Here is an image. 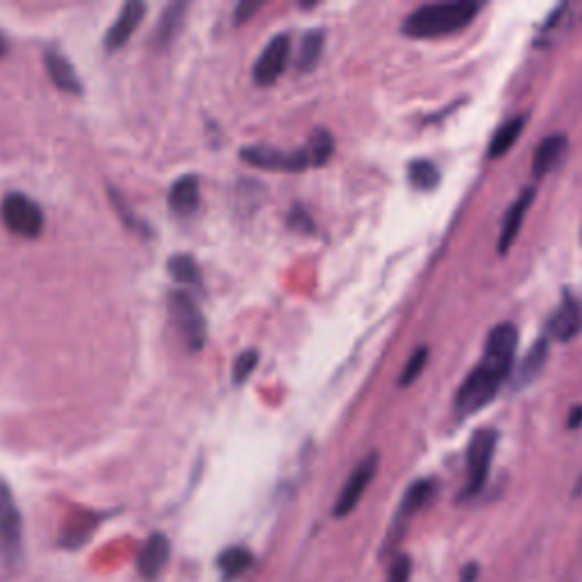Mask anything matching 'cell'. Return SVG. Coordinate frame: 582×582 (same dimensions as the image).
I'll return each instance as SVG.
<instances>
[{
    "label": "cell",
    "instance_id": "cell-1",
    "mask_svg": "<svg viewBox=\"0 0 582 582\" xmlns=\"http://www.w3.org/2000/svg\"><path fill=\"white\" fill-rule=\"evenodd\" d=\"M519 346V332L512 323H501L489 330L485 353L476 369H473L462 387L455 394V407L462 417L476 414L482 407L494 401L498 389L503 387L507 373L512 371L514 355Z\"/></svg>",
    "mask_w": 582,
    "mask_h": 582
},
{
    "label": "cell",
    "instance_id": "cell-2",
    "mask_svg": "<svg viewBox=\"0 0 582 582\" xmlns=\"http://www.w3.org/2000/svg\"><path fill=\"white\" fill-rule=\"evenodd\" d=\"M480 7L471 0H457V3H432L421 5L407 16L403 32L412 39H435L453 35L467 28L476 19Z\"/></svg>",
    "mask_w": 582,
    "mask_h": 582
},
{
    "label": "cell",
    "instance_id": "cell-3",
    "mask_svg": "<svg viewBox=\"0 0 582 582\" xmlns=\"http://www.w3.org/2000/svg\"><path fill=\"white\" fill-rule=\"evenodd\" d=\"M0 557L16 567L23 557V517L7 482L0 478Z\"/></svg>",
    "mask_w": 582,
    "mask_h": 582
},
{
    "label": "cell",
    "instance_id": "cell-4",
    "mask_svg": "<svg viewBox=\"0 0 582 582\" xmlns=\"http://www.w3.org/2000/svg\"><path fill=\"white\" fill-rule=\"evenodd\" d=\"M169 312L189 351H201L207 342V321L194 298L187 291H173L169 296Z\"/></svg>",
    "mask_w": 582,
    "mask_h": 582
},
{
    "label": "cell",
    "instance_id": "cell-5",
    "mask_svg": "<svg viewBox=\"0 0 582 582\" xmlns=\"http://www.w3.org/2000/svg\"><path fill=\"white\" fill-rule=\"evenodd\" d=\"M0 216L7 230L26 239L39 237L46 226L41 207L26 194H7L0 205Z\"/></svg>",
    "mask_w": 582,
    "mask_h": 582
},
{
    "label": "cell",
    "instance_id": "cell-6",
    "mask_svg": "<svg viewBox=\"0 0 582 582\" xmlns=\"http://www.w3.org/2000/svg\"><path fill=\"white\" fill-rule=\"evenodd\" d=\"M496 451V432L489 428L478 430L467 448V485L464 496H476L487 482Z\"/></svg>",
    "mask_w": 582,
    "mask_h": 582
},
{
    "label": "cell",
    "instance_id": "cell-7",
    "mask_svg": "<svg viewBox=\"0 0 582 582\" xmlns=\"http://www.w3.org/2000/svg\"><path fill=\"white\" fill-rule=\"evenodd\" d=\"M241 157L248 164L257 166V169L266 171H305L314 166L310 148H296V151H278V148L271 146H251L241 151Z\"/></svg>",
    "mask_w": 582,
    "mask_h": 582
},
{
    "label": "cell",
    "instance_id": "cell-8",
    "mask_svg": "<svg viewBox=\"0 0 582 582\" xmlns=\"http://www.w3.org/2000/svg\"><path fill=\"white\" fill-rule=\"evenodd\" d=\"M376 473H378V455L369 453L353 469V473L346 480V485L342 487V492H339L337 496L335 507H332V514H335L337 519H344L355 510L357 503L362 501L364 492H367L369 485L373 482V478H376Z\"/></svg>",
    "mask_w": 582,
    "mask_h": 582
},
{
    "label": "cell",
    "instance_id": "cell-9",
    "mask_svg": "<svg viewBox=\"0 0 582 582\" xmlns=\"http://www.w3.org/2000/svg\"><path fill=\"white\" fill-rule=\"evenodd\" d=\"M430 496H432V482L430 480H417L410 489H407L401 505H398V512L394 514L392 526H389L385 553L394 551V546L401 542L403 535H405L407 523H410L414 514H417L421 507L430 501Z\"/></svg>",
    "mask_w": 582,
    "mask_h": 582
},
{
    "label": "cell",
    "instance_id": "cell-10",
    "mask_svg": "<svg viewBox=\"0 0 582 582\" xmlns=\"http://www.w3.org/2000/svg\"><path fill=\"white\" fill-rule=\"evenodd\" d=\"M291 55V39L289 35H276L269 44L264 46V51L257 57V62L253 66V78L257 85H273L282 71L287 69Z\"/></svg>",
    "mask_w": 582,
    "mask_h": 582
},
{
    "label": "cell",
    "instance_id": "cell-11",
    "mask_svg": "<svg viewBox=\"0 0 582 582\" xmlns=\"http://www.w3.org/2000/svg\"><path fill=\"white\" fill-rule=\"evenodd\" d=\"M144 14H146V5L139 3V0H130V3L123 5L119 16H116V21L112 23V28L107 30V37H105L107 51H119L121 46H126L128 39L132 37V32L141 26Z\"/></svg>",
    "mask_w": 582,
    "mask_h": 582
},
{
    "label": "cell",
    "instance_id": "cell-12",
    "mask_svg": "<svg viewBox=\"0 0 582 582\" xmlns=\"http://www.w3.org/2000/svg\"><path fill=\"white\" fill-rule=\"evenodd\" d=\"M171 555V542L162 532H153L141 546V553L137 557V569L146 580H155L164 571L166 562Z\"/></svg>",
    "mask_w": 582,
    "mask_h": 582
},
{
    "label": "cell",
    "instance_id": "cell-13",
    "mask_svg": "<svg viewBox=\"0 0 582 582\" xmlns=\"http://www.w3.org/2000/svg\"><path fill=\"white\" fill-rule=\"evenodd\" d=\"M103 517L98 512L80 510L73 514V517L64 523V528L60 532V544L69 551H78V548L85 546L94 532L101 526Z\"/></svg>",
    "mask_w": 582,
    "mask_h": 582
},
{
    "label": "cell",
    "instance_id": "cell-14",
    "mask_svg": "<svg viewBox=\"0 0 582 582\" xmlns=\"http://www.w3.org/2000/svg\"><path fill=\"white\" fill-rule=\"evenodd\" d=\"M582 330V314L580 305L573 301L569 294H564L560 307L548 321V332L557 342H571L573 337H578V332Z\"/></svg>",
    "mask_w": 582,
    "mask_h": 582
},
{
    "label": "cell",
    "instance_id": "cell-15",
    "mask_svg": "<svg viewBox=\"0 0 582 582\" xmlns=\"http://www.w3.org/2000/svg\"><path fill=\"white\" fill-rule=\"evenodd\" d=\"M532 198H535V189L528 187L523 189L517 201L510 205V210L505 212V219H503V228H501V237H498V253L505 255L510 251L514 239H517L519 230L523 226V219H526V212L530 210L532 205Z\"/></svg>",
    "mask_w": 582,
    "mask_h": 582
},
{
    "label": "cell",
    "instance_id": "cell-16",
    "mask_svg": "<svg viewBox=\"0 0 582 582\" xmlns=\"http://www.w3.org/2000/svg\"><path fill=\"white\" fill-rule=\"evenodd\" d=\"M44 66L57 89L66 91V94H82V82L78 78L76 69H73V64L66 60L60 51L48 48V51L44 53Z\"/></svg>",
    "mask_w": 582,
    "mask_h": 582
},
{
    "label": "cell",
    "instance_id": "cell-17",
    "mask_svg": "<svg viewBox=\"0 0 582 582\" xmlns=\"http://www.w3.org/2000/svg\"><path fill=\"white\" fill-rule=\"evenodd\" d=\"M201 203V185L196 176H182L169 189V207L178 216H191Z\"/></svg>",
    "mask_w": 582,
    "mask_h": 582
},
{
    "label": "cell",
    "instance_id": "cell-18",
    "mask_svg": "<svg viewBox=\"0 0 582 582\" xmlns=\"http://www.w3.org/2000/svg\"><path fill=\"white\" fill-rule=\"evenodd\" d=\"M564 148H567V137L562 135H551L539 141L535 157H532V176L544 178L546 173H551L560 162Z\"/></svg>",
    "mask_w": 582,
    "mask_h": 582
},
{
    "label": "cell",
    "instance_id": "cell-19",
    "mask_svg": "<svg viewBox=\"0 0 582 582\" xmlns=\"http://www.w3.org/2000/svg\"><path fill=\"white\" fill-rule=\"evenodd\" d=\"M189 10V3H171L160 16V23H157V28L153 32V39H155V46H169L173 39H176L178 30L182 28V21H185V14Z\"/></svg>",
    "mask_w": 582,
    "mask_h": 582
},
{
    "label": "cell",
    "instance_id": "cell-20",
    "mask_svg": "<svg viewBox=\"0 0 582 582\" xmlns=\"http://www.w3.org/2000/svg\"><path fill=\"white\" fill-rule=\"evenodd\" d=\"M223 580H237L253 567V553L244 546H230L216 560Z\"/></svg>",
    "mask_w": 582,
    "mask_h": 582
},
{
    "label": "cell",
    "instance_id": "cell-21",
    "mask_svg": "<svg viewBox=\"0 0 582 582\" xmlns=\"http://www.w3.org/2000/svg\"><path fill=\"white\" fill-rule=\"evenodd\" d=\"M523 126H526V116H512V119H507L501 128L496 130V135L489 141V157H503L505 153H510V148L517 144V139L521 137Z\"/></svg>",
    "mask_w": 582,
    "mask_h": 582
},
{
    "label": "cell",
    "instance_id": "cell-22",
    "mask_svg": "<svg viewBox=\"0 0 582 582\" xmlns=\"http://www.w3.org/2000/svg\"><path fill=\"white\" fill-rule=\"evenodd\" d=\"M323 30H310L305 32L301 39V46H298V71L310 73L314 66L319 64L321 53H323Z\"/></svg>",
    "mask_w": 582,
    "mask_h": 582
},
{
    "label": "cell",
    "instance_id": "cell-23",
    "mask_svg": "<svg viewBox=\"0 0 582 582\" xmlns=\"http://www.w3.org/2000/svg\"><path fill=\"white\" fill-rule=\"evenodd\" d=\"M169 273L171 278L180 282V285H191L198 287L201 285V269H198L196 260L191 255H173L169 260Z\"/></svg>",
    "mask_w": 582,
    "mask_h": 582
},
{
    "label": "cell",
    "instance_id": "cell-24",
    "mask_svg": "<svg viewBox=\"0 0 582 582\" xmlns=\"http://www.w3.org/2000/svg\"><path fill=\"white\" fill-rule=\"evenodd\" d=\"M546 357H548V342H544V339H539V342L532 346V351L528 353V357L521 364V371H519L521 385H528V382L535 378L539 371L544 369Z\"/></svg>",
    "mask_w": 582,
    "mask_h": 582
},
{
    "label": "cell",
    "instance_id": "cell-25",
    "mask_svg": "<svg viewBox=\"0 0 582 582\" xmlns=\"http://www.w3.org/2000/svg\"><path fill=\"white\" fill-rule=\"evenodd\" d=\"M410 182L417 189L421 191H430V189H435L437 187V182H439V171H437V166L428 162V160H417V162H412L410 164Z\"/></svg>",
    "mask_w": 582,
    "mask_h": 582
},
{
    "label": "cell",
    "instance_id": "cell-26",
    "mask_svg": "<svg viewBox=\"0 0 582 582\" xmlns=\"http://www.w3.org/2000/svg\"><path fill=\"white\" fill-rule=\"evenodd\" d=\"M426 362H428V348L421 346V348H417V351L412 353L410 360H407L405 369L401 373V378H398V385H401V387L412 385V382L421 376L423 369H426Z\"/></svg>",
    "mask_w": 582,
    "mask_h": 582
},
{
    "label": "cell",
    "instance_id": "cell-27",
    "mask_svg": "<svg viewBox=\"0 0 582 582\" xmlns=\"http://www.w3.org/2000/svg\"><path fill=\"white\" fill-rule=\"evenodd\" d=\"M257 362H260V353L257 351H246L237 357L235 367H232V380H235V385H244V382L251 378Z\"/></svg>",
    "mask_w": 582,
    "mask_h": 582
},
{
    "label": "cell",
    "instance_id": "cell-28",
    "mask_svg": "<svg viewBox=\"0 0 582 582\" xmlns=\"http://www.w3.org/2000/svg\"><path fill=\"white\" fill-rule=\"evenodd\" d=\"M410 571L412 562L407 555H396V560L392 562L387 573V582H410Z\"/></svg>",
    "mask_w": 582,
    "mask_h": 582
},
{
    "label": "cell",
    "instance_id": "cell-29",
    "mask_svg": "<svg viewBox=\"0 0 582 582\" xmlns=\"http://www.w3.org/2000/svg\"><path fill=\"white\" fill-rule=\"evenodd\" d=\"M287 221H289V228H294L298 232H314V223L310 219V214H307L301 205H294V210L289 212Z\"/></svg>",
    "mask_w": 582,
    "mask_h": 582
},
{
    "label": "cell",
    "instance_id": "cell-30",
    "mask_svg": "<svg viewBox=\"0 0 582 582\" xmlns=\"http://www.w3.org/2000/svg\"><path fill=\"white\" fill-rule=\"evenodd\" d=\"M260 7H262L260 0H244V3H239L237 12H235V23H237V26H241V23L251 19V16H253L257 10H260Z\"/></svg>",
    "mask_w": 582,
    "mask_h": 582
},
{
    "label": "cell",
    "instance_id": "cell-31",
    "mask_svg": "<svg viewBox=\"0 0 582 582\" xmlns=\"http://www.w3.org/2000/svg\"><path fill=\"white\" fill-rule=\"evenodd\" d=\"M582 423V407H576V410L571 412V421H569V428H578Z\"/></svg>",
    "mask_w": 582,
    "mask_h": 582
},
{
    "label": "cell",
    "instance_id": "cell-32",
    "mask_svg": "<svg viewBox=\"0 0 582 582\" xmlns=\"http://www.w3.org/2000/svg\"><path fill=\"white\" fill-rule=\"evenodd\" d=\"M7 53V39L3 37V32H0V57Z\"/></svg>",
    "mask_w": 582,
    "mask_h": 582
}]
</instances>
